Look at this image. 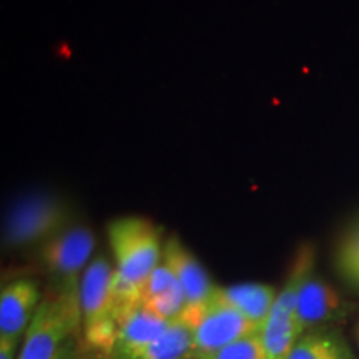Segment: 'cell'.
Here are the masks:
<instances>
[{
  "label": "cell",
  "instance_id": "obj_1",
  "mask_svg": "<svg viewBox=\"0 0 359 359\" xmlns=\"http://www.w3.org/2000/svg\"><path fill=\"white\" fill-rule=\"evenodd\" d=\"M80 318V290H58L45 298L27 327L19 359H55Z\"/></svg>",
  "mask_w": 359,
  "mask_h": 359
},
{
  "label": "cell",
  "instance_id": "obj_2",
  "mask_svg": "<svg viewBox=\"0 0 359 359\" xmlns=\"http://www.w3.org/2000/svg\"><path fill=\"white\" fill-rule=\"evenodd\" d=\"M109 240L116 271L142 290L143 283L161 263L160 233L140 217L116 218L109 224Z\"/></svg>",
  "mask_w": 359,
  "mask_h": 359
},
{
  "label": "cell",
  "instance_id": "obj_3",
  "mask_svg": "<svg viewBox=\"0 0 359 359\" xmlns=\"http://www.w3.org/2000/svg\"><path fill=\"white\" fill-rule=\"evenodd\" d=\"M70 212L65 201L50 193H32L20 196L8 210L4 224V245L25 248L45 243L69 226Z\"/></svg>",
  "mask_w": 359,
  "mask_h": 359
},
{
  "label": "cell",
  "instance_id": "obj_4",
  "mask_svg": "<svg viewBox=\"0 0 359 359\" xmlns=\"http://www.w3.org/2000/svg\"><path fill=\"white\" fill-rule=\"evenodd\" d=\"M314 250L303 246L296 255L288 281L276 296L268 321L262 330L266 359H288L294 343L299 339L296 327V303L303 281L313 273Z\"/></svg>",
  "mask_w": 359,
  "mask_h": 359
},
{
  "label": "cell",
  "instance_id": "obj_5",
  "mask_svg": "<svg viewBox=\"0 0 359 359\" xmlns=\"http://www.w3.org/2000/svg\"><path fill=\"white\" fill-rule=\"evenodd\" d=\"M255 333H262L257 325L224 302L219 290L215 288L212 298L205 304L203 316L198 326L193 330V349L195 358L215 353L235 341Z\"/></svg>",
  "mask_w": 359,
  "mask_h": 359
},
{
  "label": "cell",
  "instance_id": "obj_6",
  "mask_svg": "<svg viewBox=\"0 0 359 359\" xmlns=\"http://www.w3.org/2000/svg\"><path fill=\"white\" fill-rule=\"evenodd\" d=\"M95 248V236L82 224H72L47 240L40 250V258L47 271L60 283L58 290H80L79 273L87 264Z\"/></svg>",
  "mask_w": 359,
  "mask_h": 359
},
{
  "label": "cell",
  "instance_id": "obj_7",
  "mask_svg": "<svg viewBox=\"0 0 359 359\" xmlns=\"http://www.w3.org/2000/svg\"><path fill=\"white\" fill-rule=\"evenodd\" d=\"M114 280L115 268L102 257L93 259L85 269L80 281V309L85 333L100 326L116 325Z\"/></svg>",
  "mask_w": 359,
  "mask_h": 359
},
{
  "label": "cell",
  "instance_id": "obj_8",
  "mask_svg": "<svg viewBox=\"0 0 359 359\" xmlns=\"http://www.w3.org/2000/svg\"><path fill=\"white\" fill-rule=\"evenodd\" d=\"M39 308V288L30 280H17L0 293V339L20 341Z\"/></svg>",
  "mask_w": 359,
  "mask_h": 359
},
{
  "label": "cell",
  "instance_id": "obj_9",
  "mask_svg": "<svg viewBox=\"0 0 359 359\" xmlns=\"http://www.w3.org/2000/svg\"><path fill=\"white\" fill-rule=\"evenodd\" d=\"M344 303L334 288L320 278L313 276V273L303 281L298 293L296 303V327H298L299 338L304 331L323 325V323L333 321L341 318Z\"/></svg>",
  "mask_w": 359,
  "mask_h": 359
},
{
  "label": "cell",
  "instance_id": "obj_10",
  "mask_svg": "<svg viewBox=\"0 0 359 359\" xmlns=\"http://www.w3.org/2000/svg\"><path fill=\"white\" fill-rule=\"evenodd\" d=\"M163 263L172 269L185 293L187 306H200L212 298L217 286L212 285L198 259L177 238H170L163 246Z\"/></svg>",
  "mask_w": 359,
  "mask_h": 359
},
{
  "label": "cell",
  "instance_id": "obj_11",
  "mask_svg": "<svg viewBox=\"0 0 359 359\" xmlns=\"http://www.w3.org/2000/svg\"><path fill=\"white\" fill-rule=\"evenodd\" d=\"M170 325L172 323L148 311L143 304L125 309L116 316L118 333H116L115 349L122 358H132L135 353L142 351L151 341L165 333Z\"/></svg>",
  "mask_w": 359,
  "mask_h": 359
},
{
  "label": "cell",
  "instance_id": "obj_12",
  "mask_svg": "<svg viewBox=\"0 0 359 359\" xmlns=\"http://www.w3.org/2000/svg\"><path fill=\"white\" fill-rule=\"evenodd\" d=\"M218 290L224 302L238 309L246 320L257 325L259 330H263L278 296L273 286L262 285V283H243V285Z\"/></svg>",
  "mask_w": 359,
  "mask_h": 359
},
{
  "label": "cell",
  "instance_id": "obj_13",
  "mask_svg": "<svg viewBox=\"0 0 359 359\" xmlns=\"http://www.w3.org/2000/svg\"><path fill=\"white\" fill-rule=\"evenodd\" d=\"M195 358L193 333L182 321L175 320L155 341L128 359H188ZM196 359V358H195Z\"/></svg>",
  "mask_w": 359,
  "mask_h": 359
},
{
  "label": "cell",
  "instance_id": "obj_14",
  "mask_svg": "<svg viewBox=\"0 0 359 359\" xmlns=\"http://www.w3.org/2000/svg\"><path fill=\"white\" fill-rule=\"evenodd\" d=\"M288 359H353V356L338 336L306 333L296 341Z\"/></svg>",
  "mask_w": 359,
  "mask_h": 359
},
{
  "label": "cell",
  "instance_id": "obj_15",
  "mask_svg": "<svg viewBox=\"0 0 359 359\" xmlns=\"http://www.w3.org/2000/svg\"><path fill=\"white\" fill-rule=\"evenodd\" d=\"M336 263L348 280L353 283L359 280V219L341 238Z\"/></svg>",
  "mask_w": 359,
  "mask_h": 359
},
{
  "label": "cell",
  "instance_id": "obj_16",
  "mask_svg": "<svg viewBox=\"0 0 359 359\" xmlns=\"http://www.w3.org/2000/svg\"><path fill=\"white\" fill-rule=\"evenodd\" d=\"M143 306H145L148 311H151L154 314H156V316H160L161 320L172 323L177 320L187 306L185 293H183V288L177 281L168 291L155 296V298L148 299V302L143 303Z\"/></svg>",
  "mask_w": 359,
  "mask_h": 359
},
{
  "label": "cell",
  "instance_id": "obj_17",
  "mask_svg": "<svg viewBox=\"0 0 359 359\" xmlns=\"http://www.w3.org/2000/svg\"><path fill=\"white\" fill-rule=\"evenodd\" d=\"M198 359H266L262 333H255Z\"/></svg>",
  "mask_w": 359,
  "mask_h": 359
},
{
  "label": "cell",
  "instance_id": "obj_18",
  "mask_svg": "<svg viewBox=\"0 0 359 359\" xmlns=\"http://www.w3.org/2000/svg\"><path fill=\"white\" fill-rule=\"evenodd\" d=\"M177 283V278L172 273L167 264L161 262L158 266H156L151 275L147 278V281L143 283L142 286V304L148 302V299L155 298L165 291H168L172 286Z\"/></svg>",
  "mask_w": 359,
  "mask_h": 359
},
{
  "label": "cell",
  "instance_id": "obj_19",
  "mask_svg": "<svg viewBox=\"0 0 359 359\" xmlns=\"http://www.w3.org/2000/svg\"><path fill=\"white\" fill-rule=\"evenodd\" d=\"M19 341L15 339H0V359H13Z\"/></svg>",
  "mask_w": 359,
  "mask_h": 359
},
{
  "label": "cell",
  "instance_id": "obj_20",
  "mask_svg": "<svg viewBox=\"0 0 359 359\" xmlns=\"http://www.w3.org/2000/svg\"><path fill=\"white\" fill-rule=\"evenodd\" d=\"M55 359H64V354H62V353H58V356H57Z\"/></svg>",
  "mask_w": 359,
  "mask_h": 359
},
{
  "label": "cell",
  "instance_id": "obj_21",
  "mask_svg": "<svg viewBox=\"0 0 359 359\" xmlns=\"http://www.w3.org/2000/svg\"><path fill=\"white\" fill-rule=\"evenodd\" d=\"M358 341H359V327H358Z\"/></svg>",
  "mask_w": 359,
  "mask_h": 359
},
{
  "label": "cell",
  "instance_id": "obj_22",
  "mask_svg": "<svg viewBox=\"0 0 359 359\" xmlns=\"http://www.w3.org/2000/svg\"><path fill=\"white\" fill-rule=\"evenodd\" d=\"M356 285H359V280H358V281H356Z\"/></svg>",
  "mask_w": 359,
  "mask_h": 359
}]
</instances>
